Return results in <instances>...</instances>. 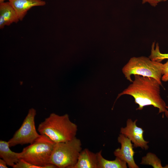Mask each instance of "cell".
I'll list each match as a JSON object with an SVG mask.
<instances>
[{
	"label": "cell",
	"instance_id": "6da1fadb",
	"mask_svg": "<svg viewBox=\"0 0 168 168\" xmlns=\"http://www.w3.org/2000/svg\"><path fill=\"white\" fill-rule=\"evenodd\" d=\"M134 80L122 92L118 94L115 101L121 96L128 95L133 96L135 103L138 105L136 110H142L148 105H152L159 109L158 113L167 110L165 101L160 95V86L154 78L134 75Z\"/></svg>",
	"mask_w": 168,
	"mask_h": 168
},
{
	"label": "cell",
	"instance_id": "7a4b0ae2",
	"mask_svg": "<svg viewBox=\"0 0 168 168\" xmlns=\"http://www.w3.org/2000/svg\"><path fill=\"white\" fill-rule=\"evenodd\" d=\"M37 130L40 134L47 136L57 143L75 137L77 127L70 120L68 114L60 116L52 113L39 124Z\"/></svg>",
	"mask_w": 168,
	"mask_h": 168
},
{
	"label": "cell",
	"instance_id": "3957f363",
	"mask_svg": "<svg viewBox=\"0 0 168 168\" xmlns=\"http://www.w3.org/2000/svg\"><path fill=\"white\" fill-rule=\"evenodd\" d=\"M55 143L47 136L41 135L33 143L24 148L19 152L20 159L42 168H56L50 163Z\"/></svg>",
	"mask_w": 168,
	"mask_h": 168
},
{
	"label": "cell",
	"instance_id": "277c9868",
	"mask_svg": "<svg viewBox=\"0 0 168 168\" xmlns=\"http://www.w3.org/2000/svg\"><path fill=\"white\" fill-rule=\"evenodd\" d=\"M163 64L145 56L133 57L123 68L122 71L125 77L130 82L133 81L131 75H137L153 78L162 86L161 78Z\"/></svg>",
	"mask_w": 168,
	"mask_h": 168
},
{
	"label": "cell",
	"instance_id": "5b68a950",
	"mask_svg": "<svg viewBox=\"0 0 168 168\" xmlns=\"http://www.w3.org/2000/svg\"><path fill=\"white\" fill-rule=\"evenodd\" d=\"M82 150L81 140L76 137L71 140L55 143L50 163L59 168H72Z\"/></svg>",
	"mask_w": 168,
	"mask_h": 168
},
{
	"label": "cell",
	"instance_id": "8992f818",
	"mask_svg": "<svg viewBox=\"0 0 168 168\" xmlns=\"http://www.w3.org/2000/svg\"><path fill=\"white\" fill-rule=\"evenodd\" d=\"M36 114L34 109L29 110L20 127L8 141L10 147L18 145L31 144L40 136L41 135L37 133L35 128Z\"/></svg>",
	"mask_w": 168,
	"mask_h": 168
},
{
	"label": "cell",
	"instance_id": "52a82bcc",
	"mask_svg": "<svg viewBox=\"0 0 168 168\" xmlns=\"http://www.w3.org/2000/svg\"><path fill=\"white\" fill-rule=\"evenodd\" d=\"M138 120L133 121L128 119L126 122V126L121 128L120 133L124 135L130 139L133 143L134 147H140L142 149L147 150L149 147L148 141H145L143 138L144 130L137 126L136 123Z\"/></svg>",
	"mask_w": 168,
	"mask_h": 168
},
{
	"label": "cell",
	"instance_id": "ba28073f",
	"mask_svg": "<svg viewBox=\"0 0 168 168\" xmlns=\"http://www.w3.org/2000/svg\"><path fill=\"white\" fill-rule=\"evenodd\" d=\"M119 142L121 145V148L115 150L114 155L125 161L129 168H139L134 160L133 156L135 152L133 149V144L131 141L124 135L121 133L118 138Z\"/></svg>",
	"mask_w": 168,
	"mask_h": 168
},
{
	"label": "cell",
	"instance_id": "9c48e42d",
	"mask_svg": "<svg viewBox=\"0 0 168 168\" xmlns=\"http://www.w3.org/2000/svg\"><path fill=\"white\" fill-rule=\"evenodd\" d=\"M9 2L17 15L20 21H22L28 11L34 7L43 6L46 4L43 0H10Z\"/></svg>",
	"mask_w": 168,
	"mask_h": 168
},
{
	"label": "cell",
	"instance_id": "30bf717a",
	"mask_svg": "<svg viewBox=\"0 0 168 168\" xmlns=\"http://www.w3.org/2000/svg\"><path fill=\"white\" fill-rule=\"evenodd\" d=\"M20 21L17 13L9 1L0 3V29Z\"/></svg>",
	"mask_w": 168,
	"mask_h": 168
},
{
	"label": "cell",
	"instance_id": "8fae6325",
	"mask_svg": "<svg viewBox=\"0 0 168 168\" xmlns=\"http://www.w3.org/2000/svg\"><path fill=\"white\" fill-rule=\"evenodd\" d=\"M96 153L86 148L81 152L76 163L72 168H97Z\"/></svg>",
	"mask_w": 168,
	"mask_h": 168
},
{
	"label": "cell",
	"instance_id": "7c38bea8",
	"mask_svg": "<svg viewBox=\"0 0 168 168\" xmlns=\"http://www.w3.org/2000/svg\"><path fill=\"white\" fill-rule=\"evenodd\" d=\"M8 142L0 141V157L7 165L12 167L20 160L19 153L12 151Z\"/></svg>",
	"mask_w": 168,
	"mask_h": 168
},
{
	"label": "cell",
	"instance_id": "4fadbf2b",
	"mask_svg": "<svg viewBox=\"0 0 168 168\" xmlns=\"http://www.w3.org/2000/svg\"><path fill=\"white\" fill-rule=\"evenodd\" d=\"M97 168H127V163L118 157L112 161L104 158L102 155V150L96 153Z\"/></svg>",
	"mask_w": 168,
	"mask_h": 168
},
{
	"label": "cell",
	"instance_id": "5bb4252c",
	"mask_svg": "<svg viewBox=\"0 0 168 168\" xmlns=\"http://www.w3.org/2000/svg\"><path fill=\"white\" fill-rule=\"evenodd\" d=\"M140 164L151 165L154 168H165L162 166L161 161L157 156L151 152L148 153L142 157Z\"/></svg>",
	"mask_w": 168,
	"mask_h": 168
},
{
	"label": "cell",
	"instance_id": "9a60e30c",
	"mask_svg": "<svg viewBox=\"0 0 168 168\" xmlns=\"http://www.w3.org/2000/svg\"><path fill=\"white\" fill-rule=\"evenodd\" d=\"M155 42L152 45L151 53L149 58L152 60L161 62L163 60L168 59V53L163 54L161 52L159 44L156 43L155 46Z\"/></svg>",
	"mask_w": 168,
	"mask_h": 168
},
{
	"label": "cell",
	"instance_id": "2e32d148",
	"mask_svg": "<svg viewBox=\"0 0 168 168\" xmlns=\"http://www.w3.org/2000/svg\"><path fill=\"white\" fill-rule=\"evenodd\" d=\"M163 74L161 80L163 82L168 81V60L163 64Z\"/></svg>",
	"mask_w": 168,
	"mask_h": 168
},
{
	"label": "cell",
	"instance_id": "e0dca14e",
	"mask_svg": "<svg viewBox=\"0 0 168 168\" xmlns=\"http://www.w3.org/2000/svg\"><path fill=\"white\" fill-rule=\"evenodd\" d=\"M167 0H142V3L144 4L146 2H148L152 6L155 7L159 2Z\"/></svg>",
	"mask_w": 168,
	"mask_h": 168
},
{
	"label": "cell",
	"instance_id": "ac0fdd59",
	"mask_svg": "<svg viewBox=\"0 0 168 168\" xmlns=\"http://www.w3.org/2000/svg\"><path fill=\"white\" fill-rule=\"evenodd\" d=\"M7 164L6 161L2 159H0V168H7Z\"/></svg>",
	"mask_w": 168,
	"mask_h": 168
},
{
	"label": "cell",
	"instance_id": "d6986e66",
	"mask_svg": "<svg viewBox=\"0 0 168 168\" xmlns=\"http://www.w3.org/2000/svg\"><path fill=\"white\" fill-rule=\"evenodd\" d=\"M166 108L167 109H168V106H166ZM164 113L166 117L168 118V110H167Z\"/></svg>",
	"mask_w": 168,
	"mask_h": 168
},
{
	"label": "cell",
	"instance_id": "ffe728a7",
	"mask_svg": "<svg viewBox=\"0 0 168 168\" xmlns=\"http://www.w3.org/2000/svg\"><path fill=\"white\" fill-rule=\"evenodd\" d=\"M10 0H0V3L5 2L6 1H9Z\"/></svg>",
	"mask_w": 168,
	"mask_h": 168
}]
</instances>
